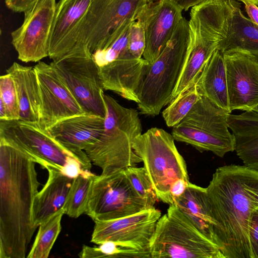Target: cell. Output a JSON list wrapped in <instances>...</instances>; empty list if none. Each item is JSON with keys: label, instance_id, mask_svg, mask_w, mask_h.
Instances as JSON below:
<instances>
[{"label": "cell", "instance_id": "cell-23", "mask_svg": "<svg viewBox=\"0 0 258 258\" xmlns=\"http://www.w3.org/2000/svg\"><path fill=\"white\" fill-rule=\"evenodd\" d=\"M6 72L12 77L15 85L20 109L19 120L39 122L41 102L34 67L14 62Z\"/></svg>", "mask_w": 258, "mask_h": 258}, {"label": "cell", "instance_id": "cell-22", "mask_svg": "<svg viewBox=\"0 0 258 258\" xmlns=\"http://www.w3.org/2000/svg\"><path fill=\"white\" fill-rule=\"evenodd\" d=\"M227 121L237 155L245 167L258 171V113L249 110L239 115L228 113Z\"/></svg>", "mask_w": 258, "mask_h": 258}, {"label": "cell", "instance_id": "cell-30", "mask_svg": "<svg viewBox=\"0 0 258 258\" xmlns=\"http://www.w3.org/2000/svg\"><path fill=\"white\" fill-rule=\"evenodd\" d=\"M99 246L84 245L78 255L81 258L130 257L151 258L149 252L123 246L112 241H106Z\"/></svg>", "mask_w": 258, "mask_h": 258}, {"label": "cell", "instance_id": "cell-27", "mask_svg": "<svg viewBox=\"0 0 258 258\" xmlns=\"http://www.w3.org/2000/svg\"><path fill=\"white\" fill-rule=\"evenodd\" d=\"M95 175L90 170L84 169L81 174L73 179L62 207L65 214L70 217L77 218L85 213Z\"/></svg>", "mask_w": 258, "mask_h": 258}, {"label": "cell", "instance_id": "cell-42", "mask_svg": "<svg viewBox=\"0 0 258 258\" xmlns=\"http://www.w3.org/2000/svg\"><path fill=\"white\" fill-rule=\"evenodd\" d=\"M253 111L258 113V105L255 108V109L253 110Z\"/></svg>", "mask_w": 258, "mask_h": 258}, {"label": "cell", "instance_id": "cell-34", "mask_svg": "<svg viewBox=\"0 0 258 258\" xmlns=\"http://www.w3.org/2000/svg\"><path fill=\"white\" fill-rule=\"evenodd\" d=\"M251 258H258V207L252 212L248 230Z\"/></svg>", "mask_w": 258, "mask_h": 258}, {"label": "cell", "instance_id": "cell-35", "mask_svg": "<svg viewBox=\"0 0 258 258\" xmlns=\"http://www.w3.org/2000/svg\"><path fill=\"white\" fill-rule=\"evenodd\" d=\"M84 170L80 163L75 158L69 156L60 169L65 175L74 179L81 174Z\"/></svg>", "mask_w": 258, "mask_h": 258}, {"label": "cell", "instance_id": "cell-2", "mask_svg": "<svg viewBox=\"0 0 258 258\" xmlns=\"http://www.w3.org/2000/svg\"><path fill=\"white\" fill-rule=\"evenodd\" d=\"M206 188L216 244L225 258H251L248 230L256 207L258 171L235 164L219 167Z\"/></svg>", "mask_w": 258, "mask_h": 258}, {"label": "cell", "instance_id": "cell-37", "mask_svg": "<svg viewBox=\"0 0 258 258\" xmlns=\"http://www.w3.org/2000/svg\"><path fill=\"white\" fill-rule=\"evenodd\" d=\"M189 182L185 179H178L172 184L170 188V195L173 204L175 200L184 194Z\"/></svg>", "mask_w": 258, "mask_h": 258}, {"label": "cell", "instance_id": "cell-9", "mask_svg": "<svg viewBox=\"0 0 258 258\" xmlns=\"http://www.w3.org/2000/svg\"><path fill=\"white\" fill-rule=\"evenodd\" d=\"M228 113L204 96L186 116L172 127L175 140L201 152L210 151L223 158L234 151V138L228 130Z\"/></svg>", "mask_w": 258, "mask_h": 258}, {"label": "cell", "instance_id": "cell-38", "mask_svg": "<svg viewBox=\"0 0 258 258\" xmlns=\"http://www.w3.org/2000/svg\"><path fill=\"white\" fill-rule=\"evenodd\" d=\"M246 13L250 18V21L258 26V7L252 3L244 2Z\"/></svg>", "mask_w": 258, "mask_h": 258}, {"label": "cell", "instance_id": "cell-1", "mask_svg": "<svg viewBox=\"0 0 258 258\" xmlns=\"http://www.w3.org/2000/svg\"><path fill=\"white\" fill-rule=\"evenodd\" d=\"M36 162L0 138V258H24L35 231Z\"/></svg>", "mask_w": 258, "mask_h": 258}, {"label": "cell", "instance_id": "cell-8", "mask_svg": "<svg viewBox=\"0 0 258 258\" xmlns=\"http://www.w3.org/2000/svg\"><path fill=\"white\" fill-rule=\"evenodd\" d=\"M150 252L151 258H225L174 204L158 221Z\"/></svg>", "mask_w": 258, "mask_h": 258}, {"label": "cell", "instance_id": "cell-13", "mask_svg": "<svg viewBox=\"0 0 258 258\" xmlns=\"http://www.w3.org/2000/svg\"><path fill=\"white\" fill-rule=\"evenodd\" d=\"M56 5V0H38L24 13L22 25L11 33L19 60L38 62L48 56Z\"/></svg>", "mask_w": 258, "mask_h": 258}, {"label": "cell", "instance_id": "cell-16", "mask_svg": "<svg viewBox=\"0 0 258 258\" xmlns=\"http://www.w3.org/2000/svg\"><path fill=\"white\" fill-rule=\"evenodd\" d=\"M41 97L40 125L46 130L68 117L86 112L52 65L34 66Z\"/></svg>", "mask_w": 258, "mask_h": 258}, {"label": "cell", "instance_id": "cell-17", "mask_svg": "<svg viewBox=\"0 0 258 258\" xmlns=\"http://www.w3.org/2000/svg\"><path fill=\"white\" fill-rule=\"evenodd\" d=\"M231 111L253 110L258 105V59L247 53H223Z\"/></svg>", "mask_w": 258, "mask_h": 258}, {"label": "cell", "instance_id": "cell-20", "mask_svg": "<svg viewBox=\"0 0 258 258\" xmlns=\"http://www.w3.org/2000/svg\"><path fill=\"white\" fill-rule=\"evenodd\" d=\"M92 0H59L56 3L49 43L52 60L67 53L70 39L86 14Z\"/></svg>", "mask_w": 258, "mask_h": 258}, {"label": "cell", "instance_id": "cell-18", "mask_svg": "<svg viewBox=\"0 0 258 258\" xmlns=\"http://www.w3.org/2000/svg\"><path fill=\"white\" fill-rule=\"evenodd\" d=\"M182 11L173 1L160 0L147 3L139 13L137 20L143 22L146 36L143 56L150 63L156 59L171 38L183 18Z\"/></svg>", "mask_w": 258, "mask_h": 258}, {"label": "cell", "instance_id": "cell-36", "mask_svg": "<svg viewBox=\"0 0 258 258\" xmlns=\"http://www.w3.org/2000/svg\"><path fill=\"white\" fill-rule=\"evenodd\" d=\"M38 0H5L7 7L15 13H24Z\"/></svg>", "mask_w": 258, "mask_h": 258}, {"label": "cell", "instance_id": "cell-10", "mask_svg": "<svg viewBox=\"0 0 258 258\" xmlns=\"http://www.w3.org/2000/svg\"><path fill=\"white\" fill-rule=\"evenodd\" d=\"M50 63L86 112L105 117L104 89L90 51L74 50Z\"/></svg>", "mask_w": 258, "mask_h": 258}, {"label": "cell", "instance_id": "cell-25", "mask_svg": "<svg viewBox=\"0 0 258 258\" xmlns=\"http://www.w3.org/2000/svg\"><path fill=\"white\" fill-rule=\"evenodd\" d=\"M199 92L230 113L226 67L223 54L216 50L204 66L196 81Z\"/></svg>", "mask_w": 258, "mask_h": 258}, {"label": "cell", "instance_id": "cell-14", "mask_svg": "<svg viewBox=\"0 0 258 258\" xmlns=\"http://www.w3.org/2000/svg\"><path fill=\"white\" fill-rule=\"evenodd\" d=\"M92 55L99 69L104 90L138 103L139 92L150 63L135 57L128 49L113 53L96 50Z\"/></svg>", "mask_w": 258, "mask_h": 258}, {"label": "cell", "instance_id": "cell-28", "mask_svg": "<svg viewBox=\"0 0 258 258\" xmlns=\"http://www.w3.org/2000/svg\"><path fill=\"white\" fill-rule=\"evenodd\" d=\"M64 211L62 208L39 226L37 234L28 258H47L61 231V220Z\"/></svg>", "mask_w": 258, "mask_h": 258}, {"label": "cell", "instance_id": "cell-4", "mask_svg": "<svg viewBox=\"0 0 258 258\" xmlns=\"http://www.w3.org/2000/svg\"><path fill=\"white\" fill-rule=\"evenodd\" d=\"M232 11L229 0H205L191 8L187 55L172 100L196 82L207 61L219 49Z\"/></svg>", "mask_w": 258, "mask_h": 258}, {"label": "cell", "instance_id": "cell-12", "mask_svg": "<svg viewBox=\"0 0 258 258\" xmlns=\"http://www.w3.org/2000/svg\"><path fill=\"white\" fill-rule=\"evenodd\" d=\"M0 138L29 155L44 168L51 166L60 170L69 156L74 157L39 122L0 120Z\"/></svg>", "mask_w": 258, "mask_h": 258}, {"label": "cell", "instance_id": "cell-43", "mask_svg": "<svg viewBox=\"0 0 258 258\" xmlns=\"http://www.w3.org/2000/svg\"><path fill=\"white\" fill-rule=\"evenodd\" d=\"M256 58L258 59V56H255Z\"/></svg>", "mask_w": 258, "mask_h": 258}, {"label": "cell", "instance_id": "cell-31", "mask_svg": "<svg viewBox=\"0 0 258 258\" xmlns=\"http://www.w3.org/2000/svg\"><path fill=\"white\" fill-rule=\"evenodd\" d=\"M124 171L138 195L150 207H155L158 198L145 168L132 166L125 168Z\"/></svg>", "mask_w": 258, "mask_h": 258}, {"label": "cell", "instance_id": "cell-29", "mask_svg": "<svg viewBox=\"0 0 258 258\" xmlns=\"http://www.w3.org/2000/svg\"><path fill=\"white\" fill-rule=\"evenodd\" d=\"M201 96L196 82L176 97L162 112V116L166 125L173 127L178 124L186 116Z\"/></svg>", "mask_w": 258, "mask_h": 258}, {"label": "cell", "instance_id": "cell-32", "mask_svg": "<svg viewBox=\"0 0 258 258\" xmlns=\"http://www.w3.org/2000/svg\"><path fill=\"white\" fill-rule=\"evenodd\" d=\"M0 105L4 106L7 120L20 119V109L14 81L8 74L0 77Z\"/></svg>", "mask_w": 258, "mask_h": 258}, {"label": "cell", "instance_id": "cell-3", "mask_svg": "<svg viewBox=\"0 0 258 258\" xmlns=\"http://www.w3.org/2000/svg\"><path fill=\"white\" fill-rule=\"evenodd\" d=\"M106 108L103 132L99 139L85 150L88 158L108 175L136 166L142 162L133 145L142 134L139 112L125 107L109 95H104Z\"/></svg>", "mask_w": 258, "mask_h": 258}, {"label": "cell", "instance_id": "cell-24", "mask_svg": "<svg viewBox=\"0 0 258 258\" xmlns=\"http://www.w3.org/2000/svg\"><path fill=\"white\" fill-rule=\"evenodd\" d=\"M173 204L203 235L217 245L214 232L216 222L206 188L189 182L184 194L175 200Z\"/></svg>", "mask_w": 258, "mask_h": 258}, {"label": "cell", "instance_id": "cell-15", "mask_svg": "<svg viewBox=\"0 0 258 258\" xmlns=\"http://www.w3.org/2000/svg\"><path fill=\"white\" fill-rule=\"evenodd\" d=\"M161 216L154 207L116 219L95 221L91 242L99 245L112 241L151 253V241Z\"/></svg>", "mask_w": 258, "mask_h": 258}, {"label": "cell", "instance_id": "cell-19", "mask_svg": "<svg viewBox=\"0 0 258 258\" xmlns=\"http://www.w3.org/2000/svg\"><path fill=\"white\" fill-rule=\"evenodd\" d=\"M105 117L84 112L64 119L49 129L53 137L70 151L85 170H90L91 161L85 152L102 135Z\"/></svg>", "mask_w": 258, "mask_h": 258}, {"label": "cell", "instance_id": "cell-11", "mask_svg": "<svg viewBox=\"0 0 258 258\" xmlns=\"http://www.w3.org/2000/svg\"><path fill=\"white\" fill-rule=\"evenodd\" d=\"M150 208L121 170L108 175H95L85 213L94 222L108 221Z\"/></svg>", "mask_w": 258, "mask_h": 258}, {"label": "cell", "instance_id": "cell-33", "mask_svg": "<svg viewBox=\"0 0 258 258\" xmlns=\"http://www.w3.org/2000/svg\"><path fill=\"white\" fill-rule=\"evenodd\" d=\"M146 47L144 25L139 19L131 26L128 38V48L130 53L137 58H141Z\"/></svg>", "mask_w": 258, "mask_h": 258}, {"label": "cell", "instance_id": "cell-6", "mask_svg": "<svg viewBox=\"0 0 258 258\" xmlns=\"http://www.w3.org/2000/svg\"><path fill=\"white\" fill-rule=\"evenodd\" d=\"M147 0H92L68 43L67 53L86 49L92 54L109 45L135 21Z\"/></svg>", "mask_w": 258, "mask_h": 258}, {"label": "cell", "instance_id": "cell-40", "mask_svg": "<svg viewBox=\"0 0 258 258\" xmlns=\"http://www.w3.org/2000/svg\"><path fill=\"white\" fill-rule=\"evenodd\" d=\"M238 1H241L243 3L244 2H247L249 3H252L253 4H254L256 6H258V0H238Z\"/></svg>", "mask_w": 258, "mask_h": 258}, {"label": "cell", "instance_id": "cell-39", "mask_svg": "<svg viewBox=\"0 0 258 258\" xmlns=\"http://www.w3.org/2000/svg\"><path fill=\"white\" fill-rule=\"evenodd\" d=\"M160 0H147V3ZM180 6L183 10L187 11L190 8L197 5L205 0H171Z\"/></svg>", "mask_w": 258, "mask_h": 258}, {"label": "cell", "instance_id": "cell-5", "mask_svg": "<svg viewBox=\"0 0 258 258\" xmlns=\"http://www.w3.org/2000/svg\"><path fill=\"white\" fill-rule=\"evenodd\" d=\"M189 43L188 21L183 17L162 51L148 66L138 94L141 113L157 115L172 101Z\"/></svg>", "mask_w": 258, "mask_h": 258}, {"label": "cell", "instance_id": "cell-21", "mask_svg": "<svg viewBox=\"0 0 258 258\" xmlns=\"http://www.w3.org/2000/svg\"><path fill=\"white\" fill-rule=\"evenodd\" d=\"M45 168L48 172V179L36 195L33 205V225L35 228L62 208L73 181L59 169L51 166Z\"/></svg>", "mask_w": 258, "mask_h": 258}, {"label": "cell", "instance_id": "cell-7", "mask_svg": "<svg viewBox=\"0 0 258 258\" xmlns=\"http://www.w3.org/2000/svg\"><path fill=\"white\" fill-rule=\"evenodd\" d=\"M174 141L172 134L154 127L137 137L133 145L158 199L169 205L173 204L170 195L172 184L178 179L189 181L186 164Z\"/></svg>", "mask_w": 258, "mask_h": 258}, {"label": "cell", "instance_id": "cell-26", "mask_svg": "<svg viewBox=\"0 0 258 258\" xmlns=\"http://www.w3.org/2000/svg\"><path fill=\"white\" fill-rule=\"evenodd\" d=\"M232 3L233 11L227 32L219 50L222 54L239 52L258 56V26Z\"/></svg>", "mask_w": 258, "mask_h": 258}, {"label": "cell", "instance_id": "cell-41", "mask_svg": "<svg viewBox=\"0 0 258 258\" xmlns=\"http://www.w3.org/2000/svg\"><path fill=\"white\" fill-rule=\"evenodd\" d=\"M256 207H258V192H257L256 198Z\"/></svg>", "mask_w": 258, "mask_h": 258}]
</instances>
